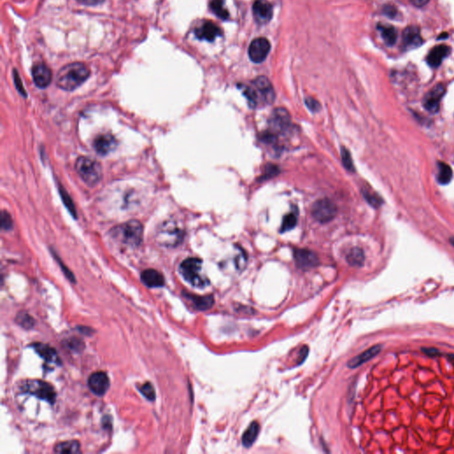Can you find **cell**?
Returning <instances> with one entry per match:
<instances>
[{"label":"cell","mask_w":454,"mask_h":454,"mask_svg":"<svg viewBox=\"0 0 454 454\" xmlns=\"http://www.w3.org/2000/svg\"><path fill=\"white\" fill-rule=\"evenodd\" d=\"M91 75L88 67L84 63L75 62L63 67L57 75L56 84L64 91H74L83 85Z\"/></svg>","instance_id":"1"},{"label":"cell","mask_w":454,"mask_h":454,"mask_svg":"<svg viewBox=\"0 0 454 454\" xmlns=\"http://www.w3.org/2000/svg\"><path fill=\"white\" fill-rule=\"evenodd\" d=\"M115 240L129 247H137L143 240V225L137 220H131L112 229Z\"/></svg>","instance_id":"2"},{"label":"cell","mask_w":454,"mask_h":454,"mask_svg":"<svg viewBox=\"0 0 454 454\" xmlns=\"http://www.w3.org/2000/svg\"><path fill=\"white\" fill-rule=\"evenodd\" d=\"M203 261L196 257H190L184 260L179 266V273L185 281L192 287L203 288L210 285L208 278L202 274Z\"/></svg>","instance_id":"3"},{"label":"cell","mask_w":454,"mask_h":454,"mask_svg":"<svg viewBox=\"0 0 454 454\" xmlns=\"http://www.w3.org/2000/svg\"><path fill=\"white\" fill-rule=\"evenodd\" d=\"M76 170L83 181L89 186L97 185L102 177V168L93 159L81 156L77 160Z\"/></svg>","instance_id":"4"},{"label":"cell","mask_w":454,"mask_h":454,"mask_svg":"<svg viewBox=\"0 0 454 454\" xmlns=\"http://www.w3.org/2000/svg\"><path fill=\"white\" fill-rule=\"evenodd\" d=\"M184 239V231L174 221L164 222L157 230L156 240L166 247H176Z\"/></svg>","instance_id":"5"},{"label":"cell","mask_w":454,"mask_h":454,"mask_svg":"<svg viewBox=\"0 0 454 454\" xmlns=\"http://www.w3.org/2000/svg\"><path fill=\"white\" fill-rule=\"evenodd\" d=\"M23 392L33 395L37 399L53 404L55 402L56 393L51 384L43 380H28L23 384Z\"/></svg>","instance_id":"6"},{"label":"cell","mask_w":454,"mask_h":454,"mask_svg":"<svg viewBox=\"0 0 454 454\" xmlns=\"http://www.w3.org/2000/svg\"><path fill=\"white\" fill-rule=\"evenodd\" d=\"M337 213V208L332 201L329 199L318 200L311 208V215L314 219L321 224L333 220Z\"/></svg>","instance_id":"7"},{"label":"cell","mask_w":454,"mask_h":454,"mask_svg":"<svg viewBox=\"0 0 454 454\" xmlns=\"http://www.w3.org/2000/svg\"><path fill=\"white\" fill-rule=\"evenodd\" d=\"M291 125V116L288 111L282 107L274 109L269 119L270 132L278 135L287 132Z\"/></svg>","instance_id":"8"},{"label":"cell","mask_w":454,"mask_h":454,"mask_svg":"<svg viewBox=\"0 0 454 454\" xmlns=\"http://www.w3.org/2000/svg\"><path fill=\"white\" fill-rule=\"evenodd\" d=\"M252 87L255 90L258 100L264 103L272 104L275 100V92L269 79L266 77H259L253 81Z\"/></svg>","instance_id":"9"},{"label":"cell","mask_w":454,"mask_h":454,"mask_svg":"<svg viewBox=\"0 0 454 454\" xmlns=\"http://www.w3.org/2000/svg\"><path fill=\"white\" fill-rule=\"evenodd\" d=\"M271 50L269 41L265 37H258L252 41L248 47V56L253 62L261 63L266 59Z\"/></svg>","instance_id":"10"},{"label":"cell","mask_w":454,"mask_h":454,"mask_svg":"<svg viewBox=\"0 0 454 454\" xmlns=\"http://www.w3.org/2000/svg\"><path fill=\"white\" fill-rule=\"evenodd\" d=\"M445 93V87L442 84L434 86L424 96L423 107L430 113H436L439 109L440 101Z\"/></svg>","instance_id":"11"},{"label":"cell","mask_w":454,"mask_h":454,"mask_svg":"<svg viewBox=\"0 0 454 454\" xmlns=\"http://www.w3.org/2000/svg\"><path fill=\"white\" fill-rule=\"evenodd\" d=\"M88 386L95 395H105L110 386L109 378L103 372H96L89 378Z\"/></svg>","instance_id":"12"},{"label":"cell","mask_w":454,"mask_h":454,"mask_svg":"<svg viewBox=\"0 0 454 454\" xmlns=\"http://www.w3.org/2000/svg\"><path fill=\"white\" fill-rule=\"evenodd\" d=\"M294 258L297 266L303 270L310 269L318 265L317 255L304 248H296L294 251Z\"/></svg>","instance_id":"13"},{"label":"cell","mask_w":454,"mask_h":454,"mask_svg":"<svg viewBox=\"0 0 454 454\" xmlns=\"http://www.w3.org/2000/svg\"><path fill=\"white\" fill-rule=\"evenodd\" d=\"M252 10L254 17L259 23H266L273 18V6L268 0H255Z\"/></svg>","instance_id":"14"},{"label":"cell","mask_w":454,"mask_h":454,"mask_svg":"<svg viewBox=\"0 0 454 454\" xmlns=\"http://www.w3.org/2000/svg\"><path fill=\"white\" fill-rule=\"evenodd\" d=\"M403 46L406 50H413L421 46L423 40L420 29L416 26H409L403 32Z\"/></svg>","instance_id":"15"},{"label":"cell","mask_w":454,"mask_h":454,"mask_svg":"<svg viewBox=\"0 0 454 454\" xmlns=\"http://www.w3.org/2000/svg\"><path fill=\"white\" fill-rule=\"evenodd\" d=\"M32 78L38 88H46L52 81V71L45 64H37L32 69Z\"/></svg>","instance_id":"16"},{"label":"cell","mask_w":454,"mask_h":454,"mask_svg":"<svg viewBox=\"0 0 454 454\" xmlns=\"http://www.w3.org/2000/svg\"><path fill=\"white\" fill-rule=\"evenodd\" d=\"M194 34L201 40L213 42L217 37H221L223 33L214 22H204L201 26L196 28Z\"/></svg>","instance_id":"17"},{"label":"cell","mask_w":454,"mask_h":454,"mask_svg":"<svg viewBox=\"0 0 454 454\" xmlns=\"http://www.w3.org/2000/svg\"><path fill=\"white\" fill-rule=\"evenodd\" d=\"M93 145L99 155H106L110 152L114 151L117 146V142L115 137L111 134H102L96 138Z\"/></svg>","instance_id":"18"},{"label":"cell","mask_w":454,"mask_h":454,"mask_svg":"<svg viewBox=\"0 0 454 454\" xmlns=\"http://www.w3.org/2000/svg\"><path fill=\"white\" fill-rule=\"evenodd\" d=\"M381 349H382L381 344H376L373 347L369 348L368 350L362 352L360 354L358 355L357 357H355V358H352L350 361L348 362V366L351 369L357 368L358 366L365 364L366 362L369 361L372 358L376 357L377 355L379 354L381 351Z\"/></svg>","instance_id":"19"},{"label":"cell","mask_w":454,"mask_h":454,"mask_svg":"<svg viewBox=\"0 0 454 454\" xmlns=\"http://www.w3.org/2000/svg\"><path fill=\"white\" fill-rule=\"evenodd\" d=\"M450 48L445 44L436 45L429 52L427 57V62L432 68H437L441 65L443 59L449 55Z\"/></svg>","instance_id":"20"},{"label":"cell","mask_w":454,"mask_h":454,"mask_svg":"<svg viewBox=\"0 0 454 454\" xmlns=\"http://www.w3.org/2000/svg\"><path fill=\"white\" fill-rule=\"evenodd\" d=\"M141 281L148 288H162L165 284L163 274L154 269L145 270L141 274Z\"/></svg>","instance_id":"21"},{"label":"cell","mask_w":454,"mask_h":454,"mask_svg":"<svg viewBox=\"0 0 454 454\" xmlns=\"http://www.w3.org/2000/svg\"><path fill=\"white\" fill-rule=\"evenodd\" d=\"M32 346L37 354L39 355L41 358H44L45 361L48 362V363H53L56 365H60L59 355L53 348L50 347L47 344H39V343L33 344Z\"/></svg>","instance_id":"22"},{"label":"cell","mask_w":454,"mask_h":454,"mask_svg":"<svg viewBox=\"0 0 454 454\" xmlns=\"http://www.w3.org/2000/svg\"><path fill=\"white\" fill-rule=\"evenodd\" d=\"M259 430H260V427L256 421H253L252 423H250L248 428L245 430L242 438H241L242 445L246 448L252 446L258 436Z\"/></svg>","instance_id":"23"},{"label":"cell","mask_w":454,"mask_h":454,"mask_svg":"<svg viewBox=\"0 0 454 454\" xmlns=\"http://www.w3.org/2000/svg\"><path fill=\"white\" fill-rule=\"evenodd\" d=\"M186 298L192 301V304L196 310H206L212 307L214 303V299L212 296H200L191 294H185Z\"/></svg>","instance_id":"24"},{"label":"cell","mask_w":454,"mask_h":454,"mask_svg":"<svg viewBox=\"0 0 454 454\" xmlns=\"http://www.w3.org/2000/svg\"><path fill=\"white\" fill-rule=\"evenodd\" d=\"M378 30L380 31L385 44L388 46H392L396 44L398 39V32L394 27L386 24H379Z\"/></svg>","instance_id":"25"},{"label":"cell","mask_w":454,"mask_h":454,"mask_svg":"<svg viewBox=\"0 0 454 454\" xmlns=\"http://www.w3.org/2000/svg\"><path fill=\"white\" fill-rule=\"evenodd\" d=\"M54 452L57 453H80V443L78 441L72 440L59 443L54 448Z\"/></svg>","instance_id":"26"},{"label":"cell","mask_w":454,"mask_h":454,"mask_svg":"<svg viewBox=\"0 0 454 454\" xmlns=\"http://www.w3.org/2000/svg\"><path fill=\"white\" fill-rule=\"evenodd\" d=\"M346 260L351 266H362L365 262V254L360 247H352L346 255Z\"/></svg>","instance_id":"27"},{"label":"cell","mask_w":454,"mask_h":454,"mask_svg":"<svg viewBox=\"0 0 454 454\" xmlns=\"http://www.w3.org/2000/svg\"><path fill=\"white\" fill-rule=\"evenodd\" d=\"M452 178V170L447 163L440 162L438 163V174L437 180L441 185H447L450 183Z\"/></svg>","instance_id":"28"},{"label":"cell","mask_w":454,"mask_h":454,"mask_svg":"<svg viewBox=\"0 0 454 454\" xmlns=\"http://www.w3.org/2000/svg\"><path fill=\"white\" fill-rule=\"evenodd\" d=\"M225 0H211L210 8L215 15L222 20H227L229 18V13L224 8Z\"/></svg>","instance_id":"29"},{"label":"cell","mask_w":454,"mask_h":454,"mask_svg":"<svg viewBox=\"0 0 454 454\" xmlns=\"http://www.w3.org/2000/svg\"><path fill=\"white\" fill-rule=\"evenodd\" d=\"M362 192H363V196L366 200V202L373 208H379L382 204V199L377 193L371 191L370 189L364 188L362 190Z\"/></svg>","instance_id":"30"},{"label":"cell","mask_w":454,"mask_h":454,"mask_svg":"<svg viewBox=\"0 0 454 454\" xmlns=\"http://www.w3.org/2000/svg\"><path fill=\"white\" fill-rule=\"evenodd\" d=\"M296 223H297V216L294 212L286 215L285 218H283L280 233H286V232L293 229L296 226Z\"/></svg>","instance_id":"31"},{"label":"cell","mask_w":454,"mask_h":454,"mask_svg":"<svg viewBox=\"0 0 454 454\" xmlns=\"http://www.w3.org/2000/svg\"><path fill=\"white\" fill-rule=\"evenodd\" d=\"M16 321L19 325L22 326V328L25 329H31L34 325V319L30 317L28 313L21 312L18 314V316L16 317Z\"/></svg>","instance_id":"32"},{"label":"cell","mask_w":454,"mask_h":454,"mask_svg":"<svg viewBox=\"0 0 454 454\" xmlns=\"http://www.w3.org/2000/svg\"><path fill=\"white\" fill-rule=\"evenodd\" d=\"M341 155H342V161H343L344 167L350 171H354V164L352 162V158H351V155L349 150L345 148H342Z\"/></svg>","instance_id":"33"},{"label":"cell","mask_w":454,"mask_h":454,"mask_svg":"<svg viewBox=\"0 0 454 454\" xmlns=\"http://www.w3.org/2000/svg\"><path fill=\"white\" fill-rule=\"evenodd\" d=\"M141 392L146 399L149 401H154L155 399V388L150 382L143 384L141 386Z\"/></svg>","instance_id":"34"},{"label":"cell","mask_w":454,"mask_h":454,"mask_svg":"<svg viewBox=\"0 0 454 454\" xmlns=\"http://www.w3.org/2000/svg\"><path fill=\"white\" fill-rule=\"evenodd\" d=\"M13 227V220L11 216L7 211L2 212V228L5 230L11 229Z\"/></svg>","instance_id":"35"},{"label":"cell","mask_w":454,"mask_h":454,"mask_svg":"<svg viewBox=\"0 0 454 454\" xmlns=\"http://www.w3.org/2000/svg\"><path fill=\"white\" fill-rule=\"evenodd\" d=\"M305 104H306L308 108L311 111H313V112H317V111L320 109V104L318 103L317 100H315L313 98H311V97L306 98Z\"/></svg>","instance_id":"36"},{"label":"cell","mask_w":454,"mask_h":454,"mask_svg":"<svg viewBox=\"0 0 454 454\" xmlns=\"http://www.w3.org/2000/svg\"><path fill=\"white\" fill-rule=\"evenodd\" d=\"M14 78H15V85H16V88H17V90L19 91V93L22 94L23 96L26 97V92H25V90H24V87H23V85H22V80L20 79L19 74L16 71H14Z\"/></svg>","instance_id":"37"},{"label":"cell","mask_w":454,"mask_h":454,"mask_svg":"<svg viewBox=\"0 0 454 454\" xmlns=\"http://www.w3.org/2000/svg\"><path fill=\"white\" fill-rule=\"evenodd\" d=\"M383 13L390 18H395L398 15V10L392 6H385L383 8Z\"/></svg>","instance_id":"38"},{"label":"cell","mask_w":454,"mask_h":454,"mask_svg":"<svg viewBox=\"0 0 454 454\" xmlns=\"http://www.w3.org/2000/svg\"><path fill=\"white\" fill-rule=\"evenodd\" d=\"M421 351L424 352L425 354L428 355L429 357H436L441 354L440 351H438L436 348H422Z\"/></svg>","instance_id":"39"},{"label":"cell","mask_w":454,"mask_h":454,"mask_svg":"<svg viewBox=\"0 0 454 454\" xmlns=\"http://www.w3.org/2000/svg\"><path fill=\"white\" fill-rule=\"evenodd\" d=\"M80 4L85 5V6H98V5L102 4L105 0H77Z\"/></svg>","instance_id":"40"},{"label":"cell","mask_w":454,"mask_h":454,"mask_svg":"<svg viewBox=\"0 0 454 454\" xmlns=\"http://www.w3.org/2000/svg\"><path fill=\"white\" fill-rule=\"evenodd\" d=\"M411 1L414 4V6L417 7V8H422V7H424L425 5L428 4V2H429V0H411Z\"/></svg>","instance_id":"41"},{"label":"cell","mask_w":454,"mask_h":454,"mask_svg":"<svg viewBox=\"0 0 454 454\" xmlns=\"http://www.w3.org/2000/svg\"><path fill=\"white\" fill-rule=\"evenodd\" d=\"M447 356H448V358H450L451 361L454 362V354H451V353H450V354H448Z\"/></svg>","instance_id":"42"},{"label":"cell","mask_w":454,"mask_h":454,"mask_svg":"<svg viewBox=\"0 0 454 454\" xmlns=\"http://www.w3.org/2000/svg\"><path fill=\"white\" fill-rule=\"evenodd\" d=\"M450 242L451 243V245L454 247V237H451L450 239Z\"/></svg>","instance_id":"43"}]
</instances>
